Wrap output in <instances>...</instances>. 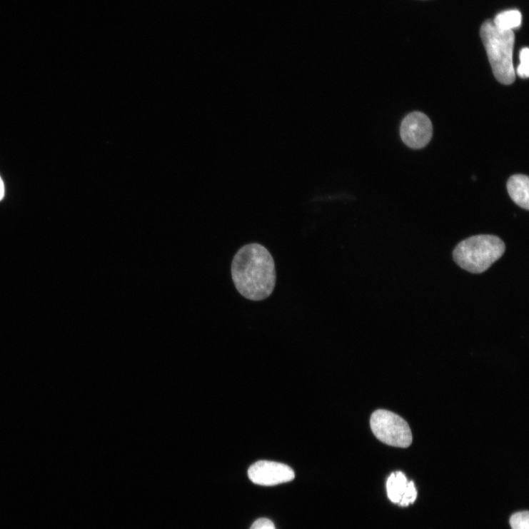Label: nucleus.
<instances>
[{
    "mask_svg": "<svg viewBox=\"0 0 529 529\" xmlns=\"http://www.w3.org/2000/svg\"><path fill=\"white\" fill-rule=\"evenodd\" d=\"M480 35L496 80L503 85L513 84L515 81L513 31L500 30L491 20H487L482 25Z\"/></svg>",
    "mask_w": 529,
    "mask_h": 529,
    "instance_id": "obj_2",
    "label": "nucleus"
},
{
    "mask_svg": "<svg viewBox=\"0 0 529 529\" xmlns=\"http://www.w3.org/2000/svg\"><path fill=\"white\" fill-rule=\"evenodd\" d=\"M5 196V185L4 183L1 178V176H0V201L3 200Z\"/></svg>",
    "mask_w": 529,
    "mask_h": 529,
    "instance_id": "obj_14",
    "label": "nucleus"
},
{
    "mask_svg": "<svg viewBox=\"0 0 529 529\" xmlns=\"http://www.w3.org/2000/svg\"><path fill=\"white\" fill-rule=\"evenodd\" d=\"M433 133V128L430 118L420 112L410 114L403 120L400 126V137L412 148L425 146L430 141Z\"/></svg>",
    "mask_w": 529,
    "mask_h": 529,
    "instance_id": "obj_5",
    "label": "nucleus"
},
{
    "mask_svg": "<svg viewBox=\"0 0 529 529\" xmlns=\"http://www.w3.org/2000/svg\"><path fill=\"white\" fill-rule=\"evenodd\" d=\"M417 495L418 493L414 483L410 482L408 488L404 496L402 497L399 505L401 507L409 506L410 505H411V503H413L415 502Z\"/></svg>",
    "mask_w": 529,
    "mask_h": 529,
    "instance_id": "obj_12",
    "label": "nucleus"
},
{
    "mask_svg": "<svg viewBox=\"0 0 529 529\" xmlns=\"http://www.w3.org/2000/svg\"><path fill=\"white\" fill-rule=\"evenodd\" d=\"M520 64L517 69V74L520 79H526L529 76V50L528 47L523 48L520 52Z\"/></svg>",
    "mask_w": 529,
    "mask_h": 529,
    "instance_id": "obj_10",
    "label": "nucleus"
},
{
    "mask_svg": "<svg viewBox=\"0 0 529 529\" xmlns=\"http://www.w3.org/2000/svg\"><path fill=\"white\" fill-rule=\"evenodd\" d=\"M231 271L236 289L248 300H265L273 291L275 263L268 250L259 243L241 247L234 257Z\"/></svg>",
    "mask_w": 529,
    "mask_h": 529,
    "instance_id": "obj_1",
    "label": "nucleus"
},
{
    "mask_svg": "<svg viewBox=\"0 0 529 529\" xmlns=\"http://www.w3.org/2000/svg\"><path fill=\"white\" fill-rule=\"evenodd\" d=\"M250 529H276L271 520L267 518H261L256 520Z\"/></svg>",
    "mask_w": 529,
    "mask_h": 529,
    "instance_id": "obj_13",
    "label": "nucleus"
},
{
    "mask_svg": "<svg viewBox=\"0 0 529 529\" xmlns=\"http://www.w3.org/2000/svg\"><path fill=\"white\" fill-rule=\"evenodd\" d=\"M505 243L497 236L480 235L460 242L453 250V257L462 268L473 273L487 271L505 253Z\"/></svg>",
    "mask_w": 529,
    "mask_h": 529,
    "instance_id": "obj_3",
    "label": "nucleus"
},
{
    "mask_svg": "<svg viewBox=\"0 0 529 529\" xmlns=\"http://www.w3.org/2000/svg\"><path fill=\"white\" fill-rule=\"evenodd\" d=\"M512 529H529V513L528 511L514 514L510 520Z\"/></svg>",
    "mask_w": 529,
    "mask_h": 529,
    "instance_id": "obj_11",
    "label": "nucleus"
},
{
    "mask_svg": "<svg viewBox=\"0 0 529 529\" xmlns=\"http://www.w3.org/2000/svg\"><path fill=\"white\" fill-rule=\"evenodd\" d=\"M410 482L406 475L402 472L393 473L387 482V491L389 499L395 503H398L405 494Z\"/></svg>",
    "mask_w": 529,
    "mask_h": 529,
    "instance_id": "obj_8",
    "label": "nucleus"
},
{
    "mask_svg": "<svg viewBox=\"0 0 529 529\" xmlns=\"http://www.w3.org/2000/svg\"><path fill=\"white\" fill-rule=\"evenodd\" d=\"M508 191L514 203L526 211L529 209V181L525 175L515 174L508 183Z\"/></svg>",
    "mask_w": 529,
    "mask_h": 529,
    "instance_id": "obj_7",
    "label": "nucleus"
},
{
    "mask_svg": "<svg viewBox=\"0 0 529 529\" xmlns=\"http://www.w3.org/2000/svg\"><path fill=\"white\" fill-rule=\"evenodd\" d=\"M371 427L375 437L388 445L408 448L413 443L407 421L391 411H375L371 418Z\"/></svg>",
    "mask_w": 529,
    "mask_h": 529,
    "instance_id": "obj_4",
    "label": "nucleus"
},
{
    "mask_svg": "<svg viewBox=\"0 0 529 529\" xmlns=\"http://www.w3.org/2000/svg\"><path fill=\"white\" fill-rule=\"evenodd\" d=\"M250 480L261 486H274L294 480L295 473L288 465L271 461H259L248 471Z\"/></svg>",
    "mask_w": 529,
    "mask_h": 529,
    "instance_id": "obj_6",
    "label": "nucleus"
},
{
    "mask_svg": "<svg viewBox=\"0 0 529 529\" xmlns=\"http://www.w3.org/2000/svg\"><path fill=\"white\" fill-rule=\"evenodd\" d=\"M495 26L502 31L518 29L522 22V14L518 10H509L498 14L493 20Z\"/></svg>",
    "mask_w": 529,
    "mask_h": 529,
    "instance_id": "obj_9",
    "label": "nucleus"
}]
</instances>
